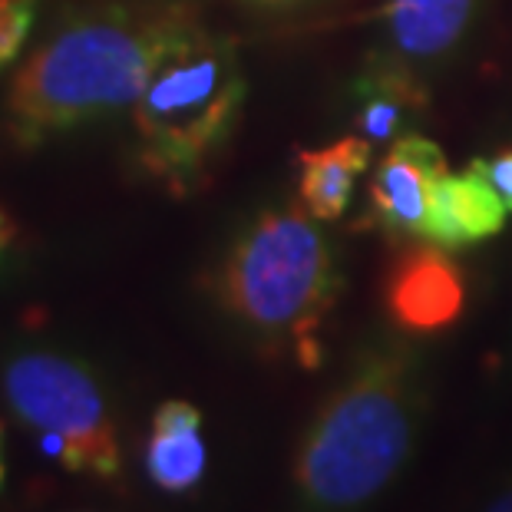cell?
Wrapping results in <instances>:
<instances>
[{
    "instance_id": "1",
    "label": "cell",
    "mask_w": 512,
    "mask_h": 512,
    "mask_svg": "<svg viewBox=\"0 0 512 512\" xmlns=\"http://www.w3.org/2000/svg\"><path fill=\"white\" fill-rule=\"evenodd\" d=\"M427 413V370L410 341L377 334L357 347L314 410L294 453L301 512H361L400 476Z\"/></svg>"
},
{
    "instance_id": "2",
    "label": "cell",
    "mask_w": 512,
    "mask_h": 512,
    "mask_svg": "<svg viewBox=\"0 0 512 512\" xmlns=\"http://www.w3.org/2000/svg\"><path fill=\"white\" fill-rule=\"evenodd\" d=\"M189 10L103 7L63 24L14 73L4 129L20 149L47 146L93 119L136 106Z\"/></svg>"
},
{
    "instance_id": "3",
    "label": "cell",
    "mask_w": 512,
    "mask_h": 512,
    "mask_svg": "<svg viewBox=\"0 0 512 512\" xmlns=\"http://www.w3.org/2000/svg\"><path fill=\"white\" fill-rule=\"evenodd\" d=\"M331 238L304 209H268L252 219L219 261V308L268 351H291L318 367V328L341 298Z\"/></svg>"
},
{
    "instance_id": "4",
    "label": "cell",
    "mask_w": 512,
    "mask_h": 512,
    "mask_svg": "<svg viewBox=\"0 0 512 512\" xmlns=\"http://www.w3.org/2000/svg\"><path fill=\"white\" fill-rule=\"evenodd\" d=\"M245 100L235 43L189 17L133 106L139 169L172 195H189L228 146Z\"/></svg>"
},
{
    "instance_id": "5",
    "label": "cell",
    "mask_w": 512,
    "mask_h": 512,
    "mask_svg": "<svg viewBox=\"0 0 512 512\" xmlns=\"http://www.w3.org/2000/svg\"><path fill=\"white\" fill-rule=\"evenodd\" d=\"M4 394L14 417L40 437L63 443V470L113 483L123 446L106 390L93 367L73 354L27 347L4 364Z\"/></svg>"
},
{
    "instance_id": "6",
    "label": "cell",
    "mask_w": 512,
    "mask_h": 512,
    "mask_svg": "<svg viewBox=\"0 0 512 512\" xmlns=\"http://www.w3.org/2000/svg\"><path fill=\"white\" fill-rule=\"evenodd\" d=\"M384 308L407 334H437L453 328L466 308V281L446 248L420 242L390 265Z\"/></svg>"
},
{
    "instance_id": "7",
    "label": "cell",
    "mask_w": 512,
    "mask_h": 512,
    "mask_svg": "<svg viewBox=\"0 0 512 512\" xmlns=\"http://www.w3.org/2000/svg\"><path fill=\"white\" fill-rule=\"evenodd\" d=\"M446 176V156L433 139L407 133L390 143L380 166L370 179V219L390 238H417Z\"/></svg>"
},
{
    "instance_id": "8",
    "label": "cell",
    "mask_w": 512,
    "mask_h": 512,
    "mask_svg": "<svg viewBox=\"0 0 512 512\" xmlns=\"http://www.w3.org/2000/svg\"><path fill=\"white\" fill-rule=\"evenodd\" d=\"M506 212L509 209L499 199V192L473 166L460 176L446 172L433 195L423 242L440 245L446 252H460V248L479 245L503 232Z\"/></svg>"
},
{
    "instance_id": "9",
    "label": "cell",
    "mask_w": 512,
    "mask_h": 512,
    "mask_svg": "<svg viewBox=\"0 0 512 512\" xmlns=\"http://www.w3.org/2000/svg\"><path fill=\"white\" fill-rule=\"evenodd\" d=\"M479 0H387L384 24L394 60L433 63L466 37Z\"/></svg>"
},
{
    "instance_id": "10",
    "label": "cell",
    "mask_w": 512,
    "mask_h": 512,
    "mask_svg": "<svg viewBox=\"0 0 512 512\" xmlns=\"http://www.w3.org/2000/svg\"><path fill=\"white\" fill-rule=\"evenodd\" d=\"M205 453L202 410L189 400H166L152 413V433L146 443V473L166 493H189L202 483Z\"/></svg>"
},
{
    "instance_id": "11",
    "label": "cell",
    "mask_w": 512,
    "mask_h": 512,
    "mask_svg": "<svg viewBox=\"0 0 512 512\" xmlns=\"http://www.w3.org/2000/svg\"><path fill=\"white\" fill-rule=\"evenodd\" d=\"M354 119L370 146L407 136L410 119L427 106V90L400 60H380L354 83Z\"/></svg>"
},
{
    "instance_id": "12",
    "label": "cell",
    "mask_w": 512,
    "mask_h": 512,
    "mask_svg": "<svg viewBox=\"0 0 512 512\" xmlns=\"http://www.w3.org/2000/svg\"><path fill=\"white\" fill-rule=\"evenodd\" d=\"M374 146L364 136L337 139L334 146L304 149L298 156V199L318 222H334L351 209L354 185L370 166Z\"/></svg>"
},
{
    "instance_id": "13",
    "label": "cell",
    "mask_w": 512,
    "mask_h": 512,
    "mask_svg": "<svg viewBox=\"0 0 512 512\" xmlns=\"http://www.w3.org/2000/svg\"><path fill=\"white\" fill-rule=\"evenodd\" d=\"M40 0H0V70L17 60L34 27Z\"/></svg>"
},
{
    "instance_id": "14",
    "label": "cell",
    "mask_w": 512,
    "mask_h": 512,
    "mask_svg": "<svg viewBox=\"0 0 512 512\" xmlns=\"http://www.w3.org/2000/svg\"><path fill=\"white\" fill-rule=\"evenodd\" d=\"M473 169L493 185L499 192V199H503V205L512 212V149H503L486 159H473Z\"/></svg>"
},
{
    "instance_id": "15",
    "label": "cell",
    "mask_w": 512,
    "mask_h": 512,
    "mask_svg": "<svg viewBox=\"0 0 512 512\" xmlns=\"http://www.w3.org/2000/svg\"><path fill=\"white\" fill-rule=\"evenodd\" d=\"M14 219H10V215L0 209V258L7 255V248H10V242H14Z\"/></svg>"
},
{
    "instance_id": "16",
    "label": "cell",
    "mask_w": 512,
    "mask_h": 512,
    "mask_svg": "<svg viewBox=\"0 0 512 512\" xmlns=\"http://www.w3.org/2000/svg\"><path fill=\"white\" fill-rule=\"evenodd\" d=\"M486 512H512V483H509V489H506V493H503V496H499V499H496V503H493V506H489Z\"/></svg>"
},
{
    "instance_id": "17",
    "label": "cell",
    "mask_w": 512,
    "mask_h": 512,
    "mask_svg": "<svg viewBox=\"0 0 512 512\" xmlns=\"http://www.w3.org/2000/svg\"><path fill=\"white\" fill-rule=\"evenodd\" d=\"M4 476H7V466H4V456H0V483H4Z\"/></svg>"
}]
</instances>
